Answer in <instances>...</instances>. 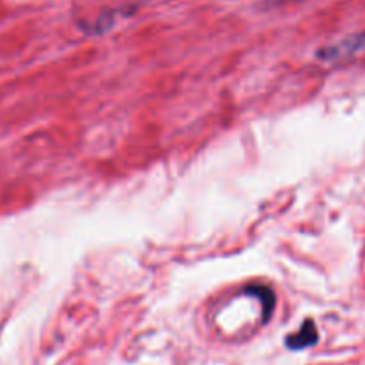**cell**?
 Returning a JSON list of instances; mask_svg holds the SVG:
<instances>
[{
  "label": "cell",
  "mask_w": 365,
  "mask_h": 365,
  "mask_svg": "<svg viewBox=\"0 0 365 365\" xmlns=\"http://www.w3.org/2000/svg\"><path fill=\"white\" fill-rule=\"evenodd\" d=\"M365 46V34H353L349 38H344L342 41L335 43V45L323 46L319 52L316 53L317 59L321 61H337L342 57L353 56V53L360 52Z\"/></svg>",
  "instance_id": "1"
},
{
  "label": "cell",
  "mask_w": 365,
  "mask_h": 365,
  "mask_svg": "<svg viewBox=\"0 0 365 365\" xmlns=\"http://www.w3.org/2000/svg\"><path fill=\"white\" fill-rule=\"evenodd\" d=\"M246 292L260 299V303H262L264 321L271 319V314H273V309H274V302H277V299H274L273 291H271L269 287H266V285H252V287L246 289Z\"/></svg>",
  "instance_id": "3"
},
{
  "label": "cell",
  "mask_w": 365,
  "mask_h": 365,
  "mask_svg": "<svg viewBox=\"0 0 365 365\" xmlns=\"http://www.w3.org/2000/svg\"><path fill=\"white\" fill-rule=\"evenodd\" d=\"M319 341V334H317V327L314 321H305L303 327L299 328L296 334L289 335L285 339V346H287L291 351H299V349H307L310 346L317 344Z\"/></svg>",
  "instance_id": "2"
}]
</instances>
